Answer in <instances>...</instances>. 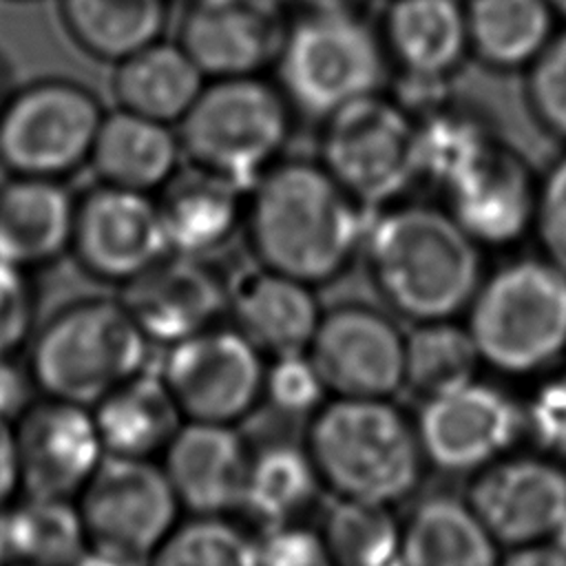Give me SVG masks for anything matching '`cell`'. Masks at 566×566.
I'll return each mask as SVG.
<instances>
[{
	"instance_id": "obj_1",
	"label": "cell",
	"mask_w": 566,
	"mask_h": 566,
	"mask_svg": "<svg viewBox=\"0 0 566 566\" xmlns=\"http://www.w3.org/2000/svg\"><path fill=\"white\" fill-rule=\"evenodd\" d=\"M243 228L259 265L314 287L349 268L367 226L321 161L279 159L248 190Z\"/></svg>"
},
{
	"instance_id": "obj_2",
	"label": "cell",
	"mask_w": 566,
	"mask_h": 566,
	"mask_svg": "<svg viewBox=\"0 0 566 566\" xmlns=\"http://www.w3.org/2000/svg\"><path fill=\"white\" fill-rule=\"evenodd\" d=\"M480 248L447 208L402 201L382 206L360 245L378 296L413 325L469 307L484 279Z\"/></svg>"
},
{
	"instance_id": "obj_3",
	"label": "cell",
	"mask_w": 566,
	"mask_h": 566,
	"mask_svg": "<svg viewBox=\"0 0 566 566\" xmlns=\"http://www.w3.org/2000/svg\"><path fill=\"white\" fill-rule=\"evenodd\" d=\"M318 482L334 497L391 506L420 482L416 424L391 398H332L307 416L303 438Z\"/></svg>"
},
{
	"instance_id": "obj_4",
	"label": "cell",
	"mask_w": 566,
	"mask_h": 566,
	"mask_svg": "<svg viewBox=\"0 0 566 566\" xmlns=\"http://www.w3.org/2000/svg\"><path fill=\"white\" fill-rule=\"evenodd\" d=\"M150 340L119 298L86 296L57 307L27 345V374L44 398L93 407L144 371Z\"/></svg>"
},
{
	"instance_id": "obj_5",
	"label": "cell",
	"mask_w": 566,
	"mask_h": 566,
	"mask_svg": "<svg viewBox=\"0 0 566 566\" xmlns=\"http://www.w3.org/2000/svg\"><path fill=\"white\" fill-rule=\"evenodd\" d=\"M482 363L531 374L566 349V270L551 259H515L484 274L467 307Z\"/></svg>"
},
{
	"instance_id": "obj_6",
	"label": "cell",
	"mask_w": 566,
	"mask_h": 566,
	"mask_svg": "<svg viewBox=\"0 0 566 566\" xmlns=\"http://www.w3.org/2000/svg\"><path fill=\"white\" fill-rule=\"evenodd\" d=\"M281 93L303 115L325 119L378 93L387 51L356 9H303L285 27L276 55Z\"/></svg>"
},
{
	"instance_id": "obj_7",
	"label": "cell",
	"mask_w": 566,
	"mask_h": 566,
	"mask_svg": "<svg viewBox=\"0 0 566 566\" xmlns=\"http://www.w3.org/2000/svg\"><path fill=\"white\" fill-rule=\"evenodd\" d=\"M290 108L281 88L254 75L212 80L179 122L181 150L192 166L248 192L279 161Z\"/></svg>"
},
{
	"instance_id": "obj_8",
	"label": "cell",
	"mask_w": 566,
	"mask_h": 566,
	"mask_svg": "<svg viewBox=\"0 0 566 566\" xmlns=\"http://www.w3.org/2000/svg\"><path fill=\"white\" fill-rule=\"evenodd\" d=\"M106 111L77 80L40 77L13 88L0 111V166L7 175L66 181L88 166Z\"/></svg>"
},
{
	"instance_id": "obj_9",
	"label": "cell",
	"mask_w": 566,
	"mask_h": 566,
	"mask_svg": "<svg viewBox=\"0 0 566 566\" xmlns=\"http://www.w3.org/2000/svg\"><path fill=\"white\" fill-rule=\"evenodd\" d=\"M321 164L360 203H396L418 177V124L396 99L360 97L323 119Z\"/></svg>"
},
{
	"instance_id": "obj_10",
	"label": "cell",
	"mask_w": 566,
	"mask_h": 566,
	"mask_svg": "<svg viewBox=\"0 0 566 566\" xmlns=\"http://www.w3.org/2000/svg\"><path fill=\"white\" fill-rule=\"evenodd\" d=\"M75 504L82 515L88 548L144 566L166 535L177 526L179 500L153 460L106 455Z\"/></svg>"
},
{
	"instance_id": "obj_11",
	"label": "cell",
	"mask_w": 566,
	"mask_h": 566,
	"mask_svg": "<svg viewBox=\"0 0 566 566\" xmlns=\"http://www.w3.org/2000/svg\"><path fill=\"white\" fill-rule=\"evenodd\" d=\"M263 354L237 327H208L168 345L161 380L184 422L237 427L263 400Z\"/></svg>"
},
{
	"instance_id": "obj_12",
	"label": "cell",
	"mask_w": 566,
	"mask_h": 566,
	"mask_svg": "<svg viewBox=\"0 0 566 566\" xmlns=\"http://www.w3.org/2000/svg\"><path fill=\"white\" fill-rule=\"evenodd\" d=\"M170 254L159 201L97 181L77 195L71 256L91 279L128 285Z\"/></svg>"
},
{
	"instance_id": "obj_13",
	"label": "cell",
	"mask_w": 566,
	"mask_h": 566,
	"mask_svg": "<svg viewBox=\"0 0 566 566\" xmlns=\"http://www.w3.org/2000/svg\"><path fill=\"white\" fill-rule=\"evenodd\" d=\"M305 356L334 398H391L405 387V334L365 303L323 312Z\"/></svg>"
},
{
	"instance_id": "obj_14",
	"label": "cell",
	"mask_w": 566,
	"mask_h": 566,
	"mask_svg": "<svg viewBox=\"0 0 566 566\" xmlns=\"http://www.w3.org/2000/svg\"><path fill=\"white\" fill-rule=\"evenodd\" d=\"M464 502L497 546L551 542L566 528V473L542 458H497L475 471Z\"/></svg>"
},
{
	"instance_id": "obj_15",
	"label": "cell",
	"mask_w": 566,
	"mask_h": 566,
	"mask_svg": "<svg viewBox=\"0 0 566 566\" xmlns=\"http://www.w3.org/2000/svg\"><path fill=\"white\" fill-rule=\"evenodd\" d=\"M22 495L75 500L106 458L91 407L31 400L13 420Z\"/></svg>"
},
{
	"instance_id": "obj_16",
	"label": "cell",
	"mask_w": 566,
	"mask_h": 566,
	"mask_svg": "<svg viewBox=\"0 0 566 566\" xmlns=\"http://www.w3.org/2000/svg\"><path fill=\"white\" fill-rule=\"evenodd\" d=\"M413 424L424 462L447 473H475L504 455L522 416L502 391L475 380L427 398Z\"/></svg>"
},
{
	"instance_id": "obj_17",
	"label": "cell",
	"mask_w": 566,
	"mask_h": 566,
	"mask_svg": "<svg viewBox=\"0 0 566 566\" xmlns=\"http://www.w3.org/2000/svg\"><path fill=\"white\" fill-rule=\"evenodd\" d=\"M283 33L270 0H186L177 44L206 77H243L276 62Z\"/></svg>"
},
{
	"instance_id": "obj_18",
	"label": "cell",
	"mask_w": 566,
	"mask_h": 566,
	"mask_svg": "<svg viewBox=\"0 0 566 566\" xmlns=\"http://www.w3.org/2000/svg\"><path fill=\"white\" fill-rule=\"evenodd\" d=\"M122 303L150 343L172 345L214 325L228 287L201 256L170 252L122 287Z\"/></svg>"
},
{
	"instance_id": "obj_19",
	"label": "cell",
	"mask_w": 566,
	"mask_h": 566,
	"mask_svg": "<svg viewBox=\"0 0 566 566\" xmlns=\"http://www.w3.org/2000/svg\"><path fill=\"white\" fill-rule=\"evenodd\" d=\"M537 188L526 161L497 142L444 190L447 210L478 245L502 248L535 226Z\"/></svg>"
},
{
	"instance_id": "obj_20",
	"label": "cell",
	"mask_w": 566,
	"mask_h": 566,
	"mask_svg": "<svg viewBox=\"0 0 566 566\" xmlns=\"http://www.w3.org/2000/svg\"><path fill=\"white\" fill-rule=\"evenodd\" d=\"M161 455L179 506L195 515H223L241 506L250 453L234 427L184 422Z\"/></svg>"
},
{
	"instance_id": "obj_21",
	"label": "cell",
	"mask_w": 566,
	"mask_h": 566,
	"mask_svg": "<svg viewBox=\"0 0 566 566\" xmlns=\"http://www.w3.org/2000/svg\"><path fill=\"white\" fill-rule=\"evenodd\" d=\"M77 195L62 179L0 181V261L35 274L71 254Z\"/></svg>"
},
{
	"instance_id": "obj_22",
	"label": "cell",
	"mask_w": 566,
	"mask_h": 566,
	"mask_svg": "<svg viewBox=\"0 0 566 566\" xmlns=\"http://www.w3.org/2000/svg\"><path fill=\"white\" fill-rule=\"evenodd\" d=\"M228 310L234 327L261 354L272 356L305 352L323 314L312 285L263 265L234 279Z\"/></svg>"
},
{
	"instance_id": "obj_23",
	"label": "cell",
	"mask_w": 566,
	"mask_h": 566,
	"mask_svg": "<svg viewBox=\"0 0 566 566\" xmlns=\"http://www.w3.org/2000/svg\"><path fill=\"white\" fill-rule=\"evenodd\" d=\"M181 153L170 124L117 106L102 119L88 166L102 184L153 195L177 175Z\"/></svg>"
},
{
	"instance_id": "obj_24",
	"label": "cell",
	"mask_w": 566,
	"mask_h": 566,
	"mask_svg": "<svg viewBox=\"0 0 566 566\" xmlns=\"http://www.w3.org/2000/svg\"><path fill=\"white\" fill-rule=\"evenodd\" d=\"M243 192L197 166L177 170L157 199L170 252L203 256L228 243L243 223Z\"/></svg>"
},
{
	"instance_id": "obj_25",
	"label": "cell",
	"mask_w": 566,
	"mask_h": 566,
	"mask_svg": "<svg viewBox=\"0 0 566 566\" xmlns=\"http://www.w3.org/2000/svg\"><path fill=\"white\" fill-rule=\"evenodd\" d=\"M382 44L405 75L447 80L469 53L460 0H391Z\"/></svg>"
},
{
	"instance_id": "obj_26",
	"label": "cell",
	"mask_w": 566,
	"mask_h": 566,
	"mask_svg": "<svg viewBox=\"0 0 566 566\" xmlns=\"http://www.w3.org/2000/svg\"><path fill=\"white\" fill-rule=\"evenodd\" d=\"M106 455L153 460L184 424L161 376L139 371L91 407Z\"/></svg>"
},
{
	"instance_id": "obj_27",
	"label": "cell",
	"mask_w": 566,
	"mask_h": 566,
	"mask_svg": "<svg viewBox=\"0 0 566 566\" xmlns=\"http://www.w3.org/2000/svg\"><path fill=\"white\" fill-rule=\"evenodd\" d=\"M500 546L464 500L433 495L400 524V566H497Z\"/></svg>"
},
{
	"instance_id": "obj_28",
	"label": "cell",
	"mask_w": 566,
	"mask_h": 566,
	"mask_svg": "<svg viewBox=\"0 0 566 566\" xmlns=\"http://www.w3.org/2000/svg\"><path fill=\"white\" fill-rule=\"evenodd\" d=\"M203 80L201 69L177 42L157 40L115 64L113 93L119 108L172 124L195 104Z\"/></svg>"
},
{
	"instance_id": "obj_29",
	"label": "cell",
	"mask_w": 566,
	"mask_h": 566,
	"mask_svg": "<svg viewBox=\"0 0 566 566\" xmlns=\"http://www.w3.org/2000/svg\"><path fill=\"white\" fill-rule=\"evenodd\" d=\"M69 38L86 55L117 64L161 40L168 0H57Z\"/></svg>"
},
{
	"instance_id": "obj_30",
	"label": "cell",
	"mask_w": 566,
	"mask_h": 566,
	"mask_svg": "<svg viewBox=\"0 0 566 566\" xmlns=\"http://www.w3.org/2000/svg\"><path fill=\"white\" fill-rule=\"evenodd\" d=\"M469 53L495 71L528 69L553 33L548 0H467Z\"/></svg>"
},
{
	"instance_id": "obj_31",
	"label": "cell",
	"mask_w": 566,
	"mask_h": 566,
	"mask_svg": "<svg viewBox=\"0 0 566 566\" xmlns=\"http://www.w3.org/2000/svg\"><path fill=\"white\" fill-rule=\"evenodd\" d=\"M0 546L7 562L73 566L88 539L75 500L20 495L0 513Z\"/></svg>"
},
{
	"instance_id": "obj_32",
	"label": "cell",
	"mask_w": 566,
	"mask_h": 566,
	"mask_svg": "<svg viewBox=\"0 0 566 566\" xmlns=\"http://www.w3.org/2000/svg\"><path fill=\"white\" fill-rule=\"evenodd\" d=\"M482 365L467 325L449 321L416 323L405 334V387L422 400L475 382Z\"/></svg>"
},
{
	"instance_id": "obj_33",
	"label": "cell",
	"mask_w": 566,
	"mask_h": 566,
	"mask_svg": "<svg viewBox=\"0 0 566 566\" xmlns=\"http://www.w3.org/2000/svg\"><path fill=\"white\" fill-rule=\"evenodd\" d=\"M321 482L303 447L274 444L250 455L241 509L272 526L294 524L312 506Z\"/></svg>"
},
{
	"instance_id": "obj_34",
	"label": "cell",
	"mask_w": 566,
	"mask_h": 566,
	"mask_svg": "<svg viewBox=\"0 0 566 566\" xmlns=\"http://www.w3.org/2000/svg\"><path fill=\"white\" fill-rule=\"evenodd\" d=\"M416 124L418 177L440 190L458 181L497 144L484 119L449 104L416 117Z\"/></svg>"
},
{
	"instance_id": "obj_35",
	"label": "cell",
	"mask_w": 566,
	"mask_h": 566,
	"mask_svg": "<svg viewBox=\"0 0 566 566\" xmlns=\"http://www.w3.org/2000/svg\"><path fill=\"white\" fill-rule=\"evenodd\" d=\"M334 566H394L400 524L391 506L334 497L316 528Z\"/></svg>"
},
{
	"instance_id": "obj_36",
	"label": "cell",
	"mask_w": 566,
	"mask_h": 566,
	"mask_svg": "<svg viewBox=\"0 0 566 566\" xmlns=\"http://www.w3.org/2000/svg\"><path fill=\"white\" fill-rule=\"evenodd\" d=\"M144 566H256V542L221 515L177 524Z\"/></svg>"
},
{
	"instance_id": "obj_37",
	"label": "cell",
	"mask_w": 566,
	"mask_h": 566,
	"mask_svg": "<svg viewBox=\"0 0 566 566\" xmlns=\"http://www.w3.org/2000/svg\"><path fill=\"white\" fill-rule=\"evenodd\" d=\"M526 102L535 122L566 142V31L555 33L528 64Z\"/></svg>"
},
{
	"instance_id": "obj_38",
	"label": "cell",
	"mask_w": 566,
	"mask_h": 566,
	"mask_svg": "<svg viewBox=\"0 0 566 566\" xmlns=\"http://www.w3.org/2000/svg\"><path fill=\"white\" fill-rule=\"evenodd\" d=\"M33 274L0 261V360H11L35 332Z\"/></svg>"
},
{
	"instance_id": "obj_39",
	"label": "cell",
	"mask_w": 566,
	"mask_h": 566,
	"mask_svg": "<svg viewBox=\"0 0 566 566\" xmlns=\"http://www.w3.org/2000/svg\"><path fill=\"white\" fill-rule=\"evenodd\" d=\"M325 394L327 391L305 352L274 356V363L265 369L263 398L283 413L310 416L325 402Z\"/></svg>"
},
{
	"instance_id": "obj_40",
	"label": "cell",
	"mask_w": 566,
	"mask_h": 566,
	"mask_svg": "<svg viewBox=\"0 0 566 566\" xmlns=\"http://www.w3.org/2000/svg\"><path fill=\"white\" fill-rule=\"evenodd\" d=\"M535 228L548 259L566 270V155L553 164L537 188Z\"/></svg>"
},
{
	"instance_id": "obj_41",
	"label": "cell",
	"mask_w": 566,
	"mask_h": 566,
	"mask_svg": "<svg viewBox=\"0 0 566 566\" xmlns=\"http://www.w3.org/2000/svg\"><path fill=\"white\" fill-rule=\"evenodd\" d=\"M256 566H334L321 535L298 524L272 526L256 542Z\"/></svg>"
},
{
	"instance_id": "obj_42",
	"label": "cell",
	"mask_w": 566,
	"mask_h": 566,
	"mask_svg": "<svg viewBox=\"0 0 566 566\" xmlns=\"http://www.w3.org/2000/svg\"><path fill=\"white\" fill-rule=\"evenodd\" d=\"M528 422L544 444L566 451V378L539 389L531 402Z\"/></svg>"
},
{
	"instance_id": "obj_43",
	"label": "cell",
	"mask_w": 566,
	"mask_h": 566,
	"mask_svg": "<svg viewBox=\"0 0 566 566\" xmlns=\"http://www.w3.org/2000/svg\"><path fill=\"white\" fill-rule=\"evenodd\" d=\"M22 495V473L13 420L0 416V513Z\"/></svg>"
},
{
	"instance_id": "obj_44",
	"label": "cell",
	"mask_w": 566,
	"mask_h": 566,
	"mask_svg": "<svg viewBox=\"0 0 566 566\" xmlns=\"http://www.w3.org/2000/svg\"><path fill=\"white\" fill-rule=\"evenodd\" d=\"M33 389L27 367H18L15 358L0 360V416L15 420L20 411L31 402L29 391Z\"/></svg>"
},
{
	"instance_id": "obj_45",
	"label": "cell",
	"mask_w": 566,
	"mask_h": 566,
	"mask_svg": "<svg viewBox=\"0 0 566 566\" xmlns=\"http://www.w3.org/2000/svg\"><path fill=\"white\" fill-rule=\"evenodd\" d=\"M497 566H566V548L551 542L509 548Z\"/></svg>"
},
{
	"instance_id": "obj_46",
	"label": "cell",
	"mask_w": 566,
	"mask_h": 566,
	"mask_svg": "<svg viewBox=\"0 0 566 566\" xmlns=\"http://www.w3.org/2000/svg\"><path fill=\"white\" fill-rule=\"evenodd\" d=\"M73 566H133V564H128L115 555H108L104 551L86 548V553Z\"/></svg>"
},
{
	"instance_id": "obj_47",
	"label": "cell",
	"mask_w": 566,
	"mask_h": 566,
	"mask_svg": "<svg viewBox=\"0 0 566 566\" xmlns=\"http://www.w3.org/2000/svg\"><path fill=\"white\" fill-rule=\"evenodd\" d=\"M303 9H354L358 0H296Z\"/></svg>"
},
{
	"instance_id": "obj_48",
	"label": "cell",
	"mask_w": 566,
	"mask_h": 566,
	"mask_svg": "<svg viewBox=\"0 0 566 566\" xmlns=\"http://www.w3.org/2000/svg\"><path fill=\"white\" fill-rule=\"evenodd\" d=\"M13 88L9 86V75H7V66L2 64V60H0V111H2V106H4V102H7V97H9V93H11Z\"/></svg>"
},
{
	"instance_id": "obj_49",
	"label": "cell",
	"mask_w": 566,
	"mask_h": 566,
	"mask_svg": "<svg viewBox=\"0 0 566 566\" xmlns=\"http://www.w3.org/2000/svg\"><path fill=\"white\" fill-rule=\"evenodd\" d=\"M548 4L553 7V11L562 18H566V0H548Z\"/></svg>"
},
{
	"instance_id": "obj_50",
	"label": "cell",
	"mask_w": 566,
	"mask_h": 566,
	"mask_svg": "<svg viewBox=\"0 0 566 566\" xmlns=\"http://www.w3.org/2000/svg\"><path fill=\"white\" fill-rule=\"evenodd\" d=\"M0 566H7V557H4V553H2V546H0Z\"/></svg>"
},
{
	"instance_id": "obj_51",
	"label": "cell",
	"mask_w": 566,
	"mask_h": 566,
	"mask_svg": "<svg viewBox=\"0 0 566 566\" xmlns=\"http://www.w3.org/2000/svg\"><path fill=\"white\" fill-rule=\"evenodd\" d=\"M7 566H33V564H20V562H7Z\"/></svg>"
},
{
	"instance_id": "obj_52",
	"label": "cell",
	"mask_w": 566,
	"mask_h": 566,
	"mask_svg": "<svg viewBox=\"0 0 566 566\" xmlns=\"http://www.w3.org/2000/svg\"><path fill=\"white\" fill-rule=\"evenodd\" d=\"M18 2H29V0H18Z\"/></svg>"
}]
</instances>
